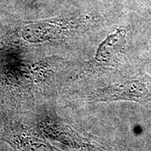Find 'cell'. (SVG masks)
<instances>
[{
  "label": "cell",
  "instance_id": "cell-1",
  "mask_svg": "<svg viewBox=\"0 0 151 151\" xmlns=\"http://www.w3.org/2000/svg\"><path fill=\"white\" fill-rule=\"evenodd\" d=\"M97 97L99 100L127 99L137 102H148L151 101L150 81L145 78L136 79L105 90Z\"/></svg>",
  "mask_w": 151,
  "mask_h": 151
},
{
  "label": "cell",
  "instance_id": "cell-2",
  "mask_svg": "<svg viewBox=\"0 0 151 151\" xmlns=\"http://www.w3.org/2000/svg\"><path fill=\"white\" fill-rule=\"evenodd\" d=\"M125 45V32L120 29L106 39L98 50L97 59L101 62L114 60L123 50Z\"/></svg>",
  "mask_w": 151,
  "mask_h": 151
}]
</instances>
